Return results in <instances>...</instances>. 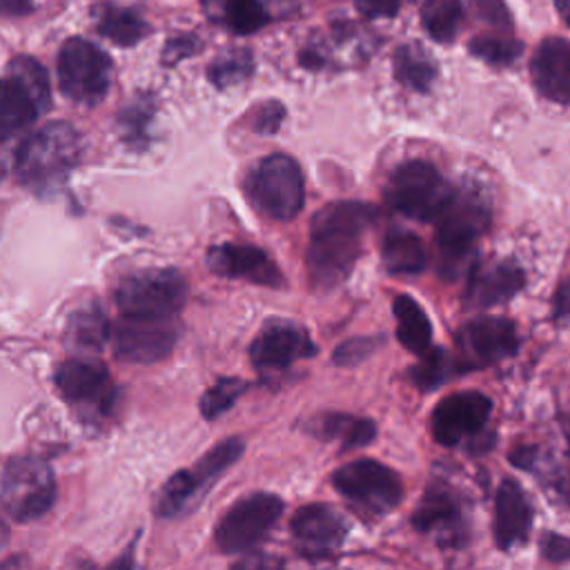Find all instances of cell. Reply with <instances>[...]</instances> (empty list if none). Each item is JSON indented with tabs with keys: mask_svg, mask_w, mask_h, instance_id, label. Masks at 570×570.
<instances>
[{
	"mask_svg": "<svg viewBox=\"0 0 570 570\" xmlns=\"http://www.w3.org/2000/svg\"><path fill=\"white\" fill-rule=\"evenodd\" d=\"M463 22L461 0H425L421 9V24L436 42H452Z\"/></svg>",
	"mask_w": 570,
	"mask_h": 570,
	"instance_id": "obj_30",
	"label": "cell"
},
{
	"mask_svg": "<svg viewBox=\"0 0 570 570\" xmlns=\"http://www.w3.org/2000/svg\"><path fill=\"white\" fill-rule=\"evenodd\" d=\"M114 352L120 361L156 363L169 356L178 341L176 318L120 316L111 330Z\"/></svg>",
	"mask_w": 570,
	"mask_h": 570,
	"instance_id": "obj_12",
	"label": "cell"
},
{
	"mask_svg": "<svg viewBox=\"0 0 570 570\" xmlns=\"http://www.w3.org/2000/svg\"><path fill=\"white\" fill-rule=\"evenodd\" d=\"M374 220L376 209L356 200H336L314 214L305 263L316 289H334L350 276Z\"/></svg>",
	"mask_w": 570,
	"mask_h": 570,
	"instance_id": "obj_1",
	"label": "cell"
},
{
	"mask_svg": "<svg viewBox=\"0 0 570 570\" xmlns=\"http://www.w3.org/2000/svg\"><path fill=\"white\" fill-rule=\"evenodd\" d=\"M557 2V11L561 16V20L566 24H570V0H554Z\"/></svg>",
	"mask_w": 570,
	"mask_h": 570,
	"instance_id": "obj_45",
	"label": "cell"
},
{
	"mask_svg": "<svg viewBox=\"0 0 570 570\" xmlns=\"http://www.w3.org/2000/svg\"><path fill=\"white\" fill-rule=\"evenodd\" d=\"M80 136L67 122H49L33 131L16 151V178L22 187L47 196L62 187L80 163Z\"/></svg>",
	"mask_w": 570,
	"mask_h": 570,
	"instance_id": "obj_2",
	"label": "cell"
},
{
	"mask_svg": "<svg viewBox=\"0 0 570 570\" xmlns=\"http://www.w3.org/2000/svg\"><path fill=\"white\" fill-rule=\"evenodd\" d=\"M292 537L301 554L325 557L338 550L347 537V521L325 503H309L292 517Z\"/></svg>",
	"mask_w": 570,
	"mask_h": 570,
	"instance_id": "obj_17",
	"label": "cell"
},
{
	"mask_svg": "<svg viewBox=\"0 0 570 570\" xmlns=\"http://www.w3.org/2000/svg\"><path fill=\"white\" fill-rule=\"evenodd\" d=\"M120 316L176 318L187 301V283L176 269H142L116 287Z\"/></svg>",
	"mask_w": 570,
	"mask_h": 570,
	"instance_id": "obj_5",
	"label": "cell"
},
{
	"mask_svg": "<svg viewBox=\"0 0 570 570\" xmlns=\"http://www.w3.org/2000/svg\"><path fill=\"white\" fill-rule=\"evenodd\" d=\"M49 80L38 60L18 56L0 76V145L24 131L49 109Z\"/></svg>",
	"mask_w": 570,
	"mask_h": 570,
	"instance_id": "obj_4",
	"label": "cell"
},
{
	"mask_svg": "<svg viewBox=\"0 0 570 570\" xmlns=\"http://www.w3.org/2000/svg\"><path fill=\"white\" fill-rule=\"evenodd\" d=\"M381 258L385 269L392 274H419L425 269L428 252L416 234L394 229L383 240Z\"/></svg>",
	"mask_w": 570,
	"mask_h": 570,
	"instance_id": "obj_27",
	"label": "cell"
},
{
	"mask_svg": "<svg viewBox=\"0 0 570 570\" xmlns=\"http://www.w3.org/2000/svg\"><path fill=\"white\" fill-rule=\"evenodd\" d=\"M109 334H111L109 321H107L105 312L94 303L80 305L69 316L67 345L80 356L91 358L94 354H98L102 350V345L107 343Z\"/></svg>",
	"mask_w": 570,
	"mask_h": 570,
	"instance_id": "obj_24",
	"label": "cell"
},
{
	"mask_svg": "<svg viewBox=\"0 0 570 570\" xmlns=\"http://www.w3.org/2000/svg\"><path fill=\"white\" fill-rule=\"evenodd\" d=\"M245 387H247V383L243 379H236V376H227V379L216 381L200 399V414L205 419L220 416L225 410H229L234 405V401L243 394Z\"/></svg>",
	"mask_w": 570,
	"mask_h": 570,
	"instance_id": "obj_36",
	"label": "cell"
},
{
	"mask_svg": "<svg viewBox=\"0 0 570 570\" xmlns=\"http://www.w3.org/2000/svg\"><path fill=\"white\" fill-rule=\"evenodd\" d=\"M56 385L67 403L96 414L109 412L116 399L109 372L89 356L65 361L56 370Z\"/></svg>",
	"mask_w": 570,
	"mask_h": 570,
	"instance_id": "obj_14",
	"label": "cell"
},
{
	"mask_svg": "<svg viewBox=\"0 0 570 570\" xmlns=\"http://www.w3.org/2000/svg\"><path fill=\"white\" fill-rule=\"evenodd\" d=\"M316 347L307 338L305 330L292 321H269L256 334L249 345V356L256 370L274 372L289 367L296 358L312 356Z\"/></svg>",
	"mask_w": 570,
	"mask_h": 570,
	"instance_id": "obj_16",
	"label": "cell"
},
{
	"mask_svg": "<svg viewBox=\"0 0 570 570\" xmlns=\"http://www.w3.org/2000/svg\"><path fill=\"white\" fill-rule=\"evenodd\" d=\"M450 194V185L428 160H405L392 171L385 187L387 205L394 212L421 223L434 220Z\"/></svg>",
	"mask_w": 570,
	"mask_h": 570,
	"instance_id": "obj_6",
	"label": "cell"
},
{
	"mask_svg": "<svg viewBox=\"0 0 570 570\" xmlns=\"http://www.w3.org/2000/svg\"><path fill=\"white\" fill-rule=\"evenodd\" d=\"M56 501V476L38 456H16L4 465L0 503L16 521H33Z\"/></svg>",
	"mask_w": 570,
	"mask_h": 570,
	"instance_id": "obj_8",
	"label": "cell"
},
{
	"mask_svg": "<svg viewBox=\"0 0 570 570\" xmlns=\"http://www.w3.org/2000/svg\"><path fill=\"white\" fill-rule=\"evenodd\" d=\"M7 539H9V528H7V523L0 519V548H4Z\"/></svg>",
	"mask_w": 570,
	"mask_h": 570,
	"instance_id": "obj_46",
	"label": "cell"
},
{
	"mask_svg": "<svg viewBox=\"0 0 570 570\" xmlns=\"http://www.w3.org/2000/svg\"><path fill=\"white\" fill-rule=\"evenodd\" d=\"M490 410L492 401L476 390L450 394L432 412V436L441 445L454 448L463 439H470L483 430L490 419Z\"/></svg>",
	"mask_w": 570,
	"mask_h": 570,
	"instance_id": "obj_15",
	"label": "cell"
},
{
	"mask_svg": "<svg viewBox=\"0 0 570 570\" xmlns=\"http://www.w3.org/2000/svg\"><path fill=\"white\" fill-rule=\"evenodd\" d=\"M381 338L379 336H354L343 341L336 350H334V363L336 365H356L361 361H365L367 356H372L379 347H381Z\"/></svg>",
	"mask_w": 570,
	"mask_h": 570,
	"instance_id": "obj_38",
	"label": "cell"
},
{
	"mask_svg": "<svg viewBox=\"0 0 570 570\" xmlns=\"http://www.w3.org/2000/svg\"><path fill=\"white\" fill-rule=\"evenodd\" d=\"M419 363L410 370L412 381L421 387V390H434L439 387L450 372V361L448 354L441 347H430L423 354H419Z\"/></svg>",
	"mask_w": 570,
	"mask_h": 570,
	"instance_id": "obj_37",
	"label": "cell"
},
{
	"mask_svg": "<svg viewBox=\"0 0 570 570\" xmlns=\"http://www.w3.org/2000/svg\"><path fill=\"white\" fill-rule=\"evenodd\" d=\"M205 16L229 33L247 36L296 11V0H200Z\"/></svg>",
	"mask_w": 570,
	"mask_h": 570,
	"instance_id": "obj_19",
	"label": "cell"
},
{
	"mask_svg": "<svg viewBox=\"0 0 570 570\" xmlns=\"http://www.w3.org/2000/svg\"><path fill=\"white\" fill-rule=\"evenodd\" d=\"M247 194L254 205L276 220L294 218L305 203L303 171L287 154H272L247 176Z\"/></svg>",
	"mask_w": 570,
	"mask_h": 570,
	"instance_id": "obj_7",
	"label": "cell"
},
{
	"mask_svg": "<svg viewBox=\"0 0 570 570\" xmlns=\"http://www.w3.org/2000/svg\"><path fill=\"white\" fill-rule=\"evenodd\" d=\"M412 523L416 530L434 534L441 546H461L465 534L461 497L445 483H432L421 497Z\"/></svg>",
	"mask_w": 570,
	"mask_h": 570,
	"instance_id": "obj_18",
	"label": "cell"
},
{
	"mask_svg": "<svg viewBox=\"0 0 570 570\" xmlns=\"http://www.w3.org/2000/svg\"><path fill=\"white\" fill-rule=\"evenodd\" d=\"M33 9V0H0V16L18 18L27 16Z\"/></svg>",
	"mask_w": 570,
	"mask_h": 570,
	"instance_id": "obj_43",
	"label": "cell"
},
{
	"mask_svg": "<svg viewBox=\"0 0 570 570\" xmlns=\"http://www.w3.org/2000/svg\"><path fill=\"white\" fill-rule=\"evenodd\" d=\"M283 514V499L256 492L238 499L214 530L216 548L225 554H245L258 548Z\"/></svg>",
	"mask_w": 570,
	"mask_h": 570,
	"instance_id": "obj_9",
	"label": "cell"
},
{
	"mask_svg": "<svg viewBox=\"0 0 570 570\" xmlns=\"http://www.w3.org/2000/svg\"><path fill=\"white\" fill-rule=\"evenodd\" d=\"M354 4L365 18H392L399 13L403 0H354Z\"/></svg>",
	"mask_w": 570,
	"mask_h": 570,
	"instance_id": "obj_40",
	"label": "cell"
},
{
	"mask_svg": "<svg viewBox=\"0 0 570 570\" xmlns=\"http://www.w3.org/2000/svg\"><path fill=\"white\" fill-rule=\"evenodd\" d=\"M154 118V105L147 96L136 98L118 118V129L122 140L131 149H142L149 142V125Z\"/></svg>",
	"mask_w": 570,
	"mask_h": 570,
	"instance_id": "obj_33",
	"label": "cell"
},
{
	"mask_svg": "<svg viewBox=\"0 0 570 570\" xmlns=\"http://www.w3.org/2000/svg\"><path fill=\"white\" fill-rule=\"evenodd\" d=\"M532 528V508L521 490V485L512 479H505L499 485L497 503H494V539L501 550H510L523 543Z\"/></svg>",
	"mask_w": 570,
	"mask_h": 570,
	"instance_id": "obj_23",
	"label": "cell"
},
{
	"mask_svg": "<svg viewBox=\"0 0 570 570\" xmlns=\"http://www.w3.org/2000/svg\"><path fill=\"white\" fill-rule=\"evenodd\" d=\"M563 432H566V436H568V445H570V423H566V428H563Z\"/></svg>",
	"mask_w": 570,
	"mask_h": 570,
	"instance_id": "obj_47",
	"label": "cell"
},
{
	"mask_svg": "<svg viewBox=\"0 0 570 570\" xmlns=\"http://www.w3.org/2000/svg\"><path fill=\"white\" fill-rule=\"evenodd\" d=\"M525 283L523 269L512 261H497L479 265L468 281L465 303L468 307H492L510 301Z\"/></svg>",
	"mask_w": 570,
	"mask_h": 570,
	"instance_id": "obj_22",
	"label": "cell"
},
{
	"mask_svg": "<svg viewBox=\"0 0 570 570\" xmlns=\"http://www.w3.org/2000/svg\"><path fill=\"white\" fill-rule=\"evenodd\" d=\"M392 309L396 316V338L401 341V345L412 354H423L425 350H430L432 325L421 305L412 296L401 294L394 298Z\"/></svg>",
	"mask_w": 570,
	"mask_h": 570,
	"instance_id": "obj_26",
	"label": "cell"
},
{
	"mask_svg": "<svg viewBox=\"0 0 570 570\" xmlns=\"http://www.w3.org/2000/svg\"><path fill=\"white\" fill-rule=\"evenodd\" d=\"M111 82L109 56L85 38H69L58 51L60 91L82 105H96L105 98Z\"/></svg>",
	"mask_w": 570,
	"mask_h": 570,
	"instance_id": "obj_11",
	"label": "cell"
},
{
	"mask_svg": "<svg viewBox=\"0 0 570 570\" xmlns=\"http://www.w3.org/2000/svg\"><path fill=\"white\" fill-rule=\"evenodd\" d=\"M459 370H476L499 363L519 350L517 327L503 316H481L470 321L456 336Z\"/></svg>",
	"mask_w": 570,
	"mask_h": 570,
	"instance_id": "obj_13",
	"label": "cell"
},
{
	"mask_svg": "<svg viewBox=\"0 0 570 570\" xmlns=\"http://www.w3.org/2000/svg\"><path fill=\"white\" fill-rule=\"evenodd\" d=\"M394 76L407 89L423 94L432 87L436 67L419 42H405L394 51Z\"/></svg>",
	"mask_w": 570,
	"mask_h": 570,
	"instance_id": "obj_28",
	"label": "cell"
},
{
	"mask_svg": "<svg viewBox=\"0 0 570 570\" xmlns=\"http://www.w3.org/2000/svg\"><path fill=\"white\" fill-rule=\"evenodd\" d=\"M254 71V60L252 53L247 49H232L223 56H218L209 69H207V78L212 80V85H216L218 89L238 85L243 80H247Z\"/></svg>",
	"mask_w": 570,
	"mask_h": 570,
	"instance_id": "obj_34",
	"label": "cell"
},
{
	"mask_svg": "<svg viewBox=\"0 0 570 570\" xmlns=\"http://www.w3.org/2000/svg\"><path fill=\"white\" fill-rule=\"evenodd\" d=\"M541 554L550 561H568L570 559V539H566L557 532H546L541 539Z\"/></svg>",
	"mask_w": 570,
	"mask_h": 570,
	"instance_id": "obj_41",
	"label": "cell"
},
{
	"mask_svg": "<svg viewBox=\"0 0 570 570\" xmlns=\"http://www.w3.org/2000/svg\"><path fill=\"white\" fill-rule=\"evenodd\" d=\"M198 492H203V488L196 481L194 472L191 470H178L176 474H171L165 481L156 510H158L160 517H176L178 512H183L189 505V501Z\"/></svg>",
	"mask_w": 570,
	"mask_h": 570,
	"instance_id": "obj_32",
	"label": "cell"
},
{
	"mask_svg": "<svg viewBox=\"0 0 570 570\" xmlns=\"http://www.w3.org/2000/svg\"><path fill=\"white\" fill-rule=\"evenodd\" d=\"M436 220L441 274L454 281L472 256L476 240L490 225L488 198L474 187L452 189Z\"/></svg>",
	"mask_w": 570,
	"mask_h": 570,
	"instance_id": "obj_3",
	"label": "cell"
},
{
	"mask_svg": "<svg viewBox=\"0 0 570 570\" xmlns=\"http://www.w3.org/2000/svg\"><path fill=\"white\" fill-rule=\"evenodd\" d=\"M314 430L321 439H330V441L338 439L345 450L363 448L376 436V425L370 419H361V416H352V414H338V412L321 416L316 421Z\"/></svg>",
	"mask_w": 570,
	"mask_h": 570,
	"instance_id": "obj_29",
	"label": "cell"
},
{
	"mask_svg": "<svg viewBox=\"0 0 570 570\" xmlns=\"http://www.w3.org/2000/svg\"><path fill=\"white\" fill-rule=\"evenodd\" d=\"M243 454V441L236 439V436H229V439H223L220 443H216L198 463L196 468L191 470L196 481L200 483L203 490H207L225 470H229L238 456Z\"/></svg>",
	"mask_w": 570,
	"mask_h": 570,
	"instance_id": "obj_31",
	"label": "cell"
},
{
	"mask_svg": "<svg viewBox=\"0 0 570 570\" xmlns=\"http://www.w3.org/2000/svg\"><path fill=\"white\" fill-rule=\"evenodd\" d=\"M554 314L570 318V276L559 285L554 296Z\"/></svg>",
	"mask_w": 570,
	"mask_h": 570,
	"instance_id": "obj_44",
	"label": "cell"
},
{
	"mask_svg": "<svg viewBox=\"0 0 570 570\" xmlns=\"http://www.w3.org/2000/svg\"><path fill=\"white\" fill-rule=\"evenodd\" d=\"M283 107L278 102H265L258 109V118H256V131L261 134H274L281 127L283 120Z\"/></svg>",
	"mask_w": 570,
	"mask_h": 570,
	"instance_id": "obj_42",
	"label": "cell"
},
{
	"mask_svg": "<svg viewBox=\"0 0 570 570\" xmlns=\"http://www.w3.org/2000/svg\"><path fill=\"white\" fill-rule=\"evenodd\" d=\"M209 269L225 278L247 281L254 285L265 287H281L283 274L278 265L261 249L252 245H238V243H223L214 245L205 256Z\"/></svg>",
	"mask_w": 570,
	"mask_h": 570,
	"instance_id": "obj_20",
	"label": "cell"
},
{
	"mask_svg": "<svg viewBox=\"0 0 570 570\" xmlns=\"http://www.w3.org/2000/svg\"><path fill=\"white\" fill-rule=\"evenodd\" d=\"M94 20L96 31L120 47H131L149 33V24L145 22V18L129 7L98 4L94 9Z\"/></svg>",
	"mask_w": 570,
	"mask_h": 570,
	"instance_id": "obj_25",
	"label": "cell"
},
{
	"mask_svg": "<svg viewBox=\"0 0 570 570\" xmlns=\"http://www.w3.org/2000/svg\"><path fill=\"white\" fill-rule=\"evenodd\" d=\"M470 53L485 60L488 65H494V67H505L510 62H514L521 51H523V45L514 38H505V36H476L470 40L468 45Z\"/></svg>",
	"mask_w": 570,
	"mask_h": 570,
	"instance_id": "obj_35",
	"label": "cell"
},
{
	"mask_svg": "<svg viewBox=\"0 0 570 570\" xmlns=\"http://www.w3.org/2000/svg\"><path fill=\"white\" fill-rule=\"evenodd\" d=\"M198 51V38L194 36H178L169 40L163 49V65H176L178 60Z\"/></svg>",
	"mask_w": 570,
	"mask_h": 570,
	"instance_id": "obj_39",
	"label": "cell"
},
{
	"mask_svg": "<svg viewBox=\"0 0 570 570\" xmlns=\"http://www.w3.org/2000/svg\"><path fill=\"white\" fill-rule=\"evenodd\" d=\"M332 483L358 512L381 517L399 505L403 497L401 479L374 459H356L332 474Z\"/></svg>",
	"mask_w": 570,
	"mask_h": 570,
	"instance_id": "obj_10",
	"label": "cell"
},
{
	"mask_svg": "<svg viewBox=\"0 0 570 570\" xmlns=\"http://www.w3.org/2000/svg\"><path fill=\"white\" fill-rule=\"evenodd\" d=\"M532 82L548 100L570 105V42L546 38L530 62Z\"/></svg>",
	"mask_w": 570,
	"mask_h": 570,
	"instance_id": "obj_21",
	"label": "cell"
}]
</instances>
